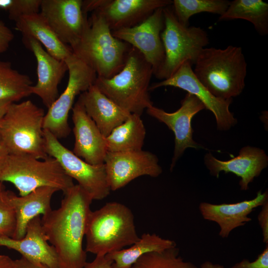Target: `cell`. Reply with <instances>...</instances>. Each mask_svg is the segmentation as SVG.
I'll return each instance as SVG.
<instances>
[{"label":"cell","instance_id":"obj_29","mask_svg":"<svg viewBox=\"0 0 268 268\" xmlns=\"http://www.w3.org/2000/svg\"><path fill=\"white\" fill-rule=\"evenodd\" d=\"M230 2L227 0H174L172 6L179 22L189 26L190 18L197 13L205 12L222 15Z\"/></svg>","mask_w":268,"mask_h":268},{"label":"cell","instance_id":"obj_8","mask_svg":"<svg viewBox=\"0 0 268 268\" xmlns=\"http://www.w3.org/2000/svg\"><path fill=\"white\" fill-rule=\"evenodd\" d=\"M164 28L161 33L165 58L154 75L159 79L170 77L187 61L192 65L209 43L207 32L198 26H186L178 20L172 4L163 8Z\"/></svg>","mask_w":268,"mask_h":268},{"label":"cell","instance_id":"obj_25","mask_svg":"<svg viewBox=\"0 0 268 268\" xmlns=\"http://www.w3.org/2000/svg\"><path fill=\"white\" fill-rule=\"evenodd\" d=\"M141 116L131 114L106 137L108 152H119L142 150L146 130Z\"/></svg>","mask_w":268,"mask_h":268},{"label":"cell","instance_id":"obj_28","mask_svg":"<svg viewBox=\"0 0 268 268\" xmlns=\"http://www.w3.org/2000/svg\"><path fill=\"white\" fill-rule=\"evenodd\" d=\"M30 77L12 68L10 62L0 59V100L17 102L32 94Z\"/></svg>","mask_w":268,"mask_h":268},{"label":"cell","instance_id":"obj_16","mask_svg":"<svg viewBox=\"0 0 268 268\" xmlns=\"http://www.w3.org/2000/svg\"><path fill=\"white\" fill-rule=\"evenodd\" d=\"M81 0H41L40 12L65 44L71 49L79 41L87 22Z\"/></svg>","mask_w":268,"mask_h":268},{"label":"cell","instance_id":"obj_7","mask_svg":"<svg viewBox=\"0 0 268 268\" xmlns=\"http://www.w3.org/2000/svg\"><path fill=\"white\" fill-rule=\"evenodd\" d=\"M3 182L13 184L19 196L42 187L64 193L74 185L56 159L49 156L39 159L26 154H8L0 173V182Z\"/></svg>","mask_w":268,"mask_h":268},{"label":"cell","instance_id":"obj_3","mask_svg":"<svg viewBox=\"0 0 268 268\" xmlns=\"http://www.w3.org/2000/svg\"><path fill=\"white\" fill-rule=\"evenodd\" d=\"M131 46L116 37L104 16L92 12L73 54L91 67L97 77L111 78L124 67Z\"/></svg>","mask_w":268,"mask_h":268},{"label":"cell","instance_id":"obj_6","mask_svg":"<svg viewBox=\"0 0 268 268\" xmlns=\"http://www.w3.org/2000/svg\"><path fill=\"white\" fill-rule=\"evenodd\" d=\"M44 110L32 101L13 102L0 121V140L8 154H29L39 159L46 153Z\"/></svg>","mask_w":268,"mask_h":268},{"label":"cell","instance_id":"obj_31","mask_svg":"<svg viewBox=\"0 0 268 268\" xmlns=\"http://www.w3.org/2000/svg\"><path fill=\"white\" fill-rule=\"evenodd\" d=\"M16 227L15 214L9 199V191H0V237H12Z\"/></svg>","mask_w":268,"mask_h":268},{"label":"cell","instance_id":"obj_1","mask_svg":"<svg viewBox=\"0 0 268 268\" xmlns=\"http://www.w3.org/2000/svg\"><path fill=\"white\" fill-rule=\"evenodd\" d=\"M64 195L60 206L41 217L42 226L59 268H83L87 262L83 240L93 200L78 184Z\"/></svg>","mask_w":268,"mask_h":268},{"label":"cell","instance_id":"obj_41","mask_svg":"<svg viewBox=\"0 0 268 268\" xmlns=\"http://www.w3.org/2000/svg\"><path fill=\"white\" fill-rule=\"evenodd\" d=\"M201 268H224V267L219 264H214L211 262L206 261L201 264Z\"/></svg>","mask_w":268,"mask_h":268},{"label":"cell","instance_id":"obj_10","mask_svg":"<svg viewBox=\"0 0 268 268\" xmlns=\"http://www.w3.org/2000/svg\"><path fill=\"white\" fill-rule=\"evenodd\" d=\"M44 134L48 155L56 159L67 174L75 180L93 200H103L110 194L104 164H90L65 147L48 131L44 130Z\"/></svg>","mask_w":268,"mask_h":268},{"label":"cell","instance_id":"obj_35","mask_svg":"<svg viewBox=\"0 0 268 268\" xmlns=\"http://www.w3.org/2000/svg\"><path fill=\"white\" fill-rule=\"evenodd\" d=\"M262 208L258 215L259 224L263 237V242L268 244V200L261 205Z\"/></svg>","mask_w":268,"mask_h":268},{"label":"cell","instance_id":"obj_13","mask_svg":"<svg viewBox=\"0 0 268 268\" xmlns=\"http://www.w3.org/2000/svg\"><path fill=\"white\" fill-rule=\"evenodd\" d=\"M158 162L154 154L142 149L107 152L104 164L111 191L119 190L141 176L157 177L162 172Z\"/></svg>","mask_w":268,"mask_h":268},{"label":"cell","instance_id":"obj_39","mask_svg":"<svg viewBox=\"0 0 268 268\" xmlns=\"http://www.w3.org/2000/svg\"><path fill=\"white\" fill-rule=\"evenodd\" d=\"M8 154L6 149L0 140V173ZM3 188L2 183L0 182V191Z\"/></svg>","mask_w":268,"mask_h":268},{"label":"cell","instance_id":"obj_24","mask_svg":"<svg viewBox=\"0 0 268 268\" xmlns=\"http://www.w3.org/2000/svg\"><path fill=\"white\" fill-rule=\"evenodd\" d=\"M15 22V29L21 33L23 40H36L54 58L65 61L73 53L70 47L60 40L40 12L23 15Z\"/></svg>","mask_w":268,"mask_h":268},{"label":"cell","instance_id":"obj_30","mask_svg":"<svg viewBox=\"0 0 268 268\" xmlns=\"http://www.w3.org/2000/svg\"><path fill=\"white\" fill-rule=\"evenodd\" d=\"M130 268H198L193 263L179 255L174 247L161 252L148 253L139 258Z\"/></svg>","mask_w":268,"mask_h":268},{"label":"cell","instance_id":"obj_36","mask_svg":"<svg viewBox=\"0 0 268 268\" xmlns=\"http://www.w3.org/2000/svg\"><path fill=\"white\" fill-rule=\"evenodd\" d=\"M113 261L106 255H97L91 262H86L83 268H113Z\"/></svg>","mask_w":268,"mask_h":268},{"label":"cell","instance_id":"obj_9","mask_svg":"<svg viewBox=\"0 0 268 268\" xmlns=\"http://www.w3.org/2000/svg\"><path fill=\"white\" fill-rule=\"evenodd\" d=\"M65 61L68 71L67 87L48 109L43 123L44 130L58 139L66 138L70 134L68 118L76 97L94 84L97 77L91 67L73 53Z\"/></svg>","mask_w":268,"mask_h":268},{"label":"cell","instance_id":"obj_23","mask_svg":"<svg viewBox=\"0 0 268 268\" xmlns=\"http://www.w3.org/2000/svg\"><path fill=\"white\" fill-rule=\"evenodd\" d=\"M57 189L42 187L24 196H17L9 191V199L16 217V227L12 238H22L29 222L35 217L44 215L52 209L51 200Z\"/></svg>","mask_w":268,"mask_h":268},{"label":"cell","instance_id":"obj_11","mask_svg":"<svg viewBox=\"0 0 268 268\" xmlns=\"http://www.w3.org/2000/svg\"><path fill=\"white\" fill-rule=\"evenodd\" d=\"M172 4L171 0H82L84 13L98 11L104 17L112 31L136 26L157 9Z\"/></svg>","mask_w":268,"mask_h":268},{"label":"cell","instance_id":"obj_32","mask_svg":"<svg viewBox=\"0 0 268 268\" xmlns=\"http://www.w3.org/2000/svg\"><path fill=\"white\" fill-rule=\"evenodd\" d=\"M41 0H0V8L7 11L10 19L16 21L19 17L39 12Z\"/></svg>","mask_w":268,"mask_h":268},{"label":"cell","instance_id":"obj_4","mask_svg":"<svg viewBox=\"0 0 268 268\" xmlns=\"http://www.w3.org/2000/svg\"><path fill=\"white\" fill-rule=\"evenodd\" d=\"M152 75V66L131 47L122 69L111 78L97 77L94 84L122 109L141 116L153 105L149 93Z\"/></svg>","mask_w":268,"mask_h":268},{"label":"cell","instance_id":"obj_18","mask_svg":"<svg viewBox=\"0 0 268 268\" xmlns=\"http://www.w3.org/2000/svg\"><path fill=\"white\" fill-rule=\"evenodd\" d=\"M23 42L33 53L37 61V81L31 88L32 94L38 96L48 109L59 97V85L68 71L65 61L58 60L45 50L36 40Z\"/></svg>","mask_w":268,"mask_h":268},{"label":"cell","instance_id":"obj_37","mask_svg":"<svg viewBox=\"0 0 268 268\" xmlns=\"http://www.w3.org/2000/svg\"><path fill=\"white\" fill-rule=\"evenodd\" d=\"M17 268H49L43 264L33 262L21 257L15 260Z\"/></svg>","mask_w":268,"mask_h":268},{"label":"cell","instance_id":"obj_19","mask_svg":"<svg viewBox=\"0 0 268 268\" xmlns=\"http://www.w3.org/2000/svg\"><path fill=\"white\" fill-rule=\"evenodd\" d=\"M204 160L210 174L216 178L221 171L232 173L240 177L239 184L243 191L248 189L249 184L268 165V157L265 151L251 146L243 147L238 156L229 160H220L210 153L205 154Z\"/></svg>","mask_w":268,"mask_h":268},{"label":"cell","instance_id":"obj_17","mask_svg":"<svg viewBox=\"0 0 268 268\" xmlns=\"http://www.w3.org/2000/svg\"><path fill=\"white\" fill-rule=\"evenodd\" d=\"M75 142L72 152L87 163L104 164L108 152L106 137L77 100L72 108Z\"/></svg>","mask_w":268,"mask_h":268},{"label":"cell","instance_id":"obj_20","mask_svg":"<svg viewBox=\"0 0 268 268\" xmlns=\"http://www.w3.org/2000/svg\"><path fill=\"white\" fill-rule=\"evenodd\" d=\"M267 200L268 191L262 193L260 190L256 197L250 200L219 204L201 202L199 208L204 219L215 222L219 225V235L226 238L233 230L251 221L252 219L248 216L249 214Z\"/></svg>","mask_w":268,"mask_h":268},{"label":"cell","instance_id":"obj_34","mask_svg":"<svg viewBox=\"0 0 268 268\" xmlns=\"http://www.w3.org/2000/svg\"><path fill=\"white\" fill-rule=\"evenodd\" d=\"M13 38L12 31L0 20V54L7 51Z\"/></svg>","mask_w":268,"mask_h":268},{"label":"cell","instance_id":"obj_12","mask_svg":"<svg viewBox=\"0 0 268 268\" xmlns=\"http://www.w3.org/2000/svg\"><path fill=\"white\" fill-rule=\"evenodd\" d=\"M192 66L189 61L185 62L170 77L151 84L149 91L163 86H173L185 90L196 96L205 108L213 114L218 130H229L237 123V119L229 110L232 99H223L213 95L197 79Z\"/></svg>","mask_w":268,"mask_h":268},{"label":"cell","instance_id":"obj_27","mask_svg":"<svg viewBox=\"0 0 268 268\" xmlns=\"http://www.w3.org/2000/svg\"><path fill=\"white\" fill-rule=\"evenodd\" d=\"M241 19L252 23L258 33L268 34V4L262 0L231 1L219 20Z\"/></svg>","mask_w":268,"mask_h":268},{"label":"cell","instance_id":"obj_33","mask_svg":"<svg viewBox=\"0 0 268 268\" xmlns=\"http://www.w3.org/2000/svg\"><path fill=\"white\" fill-rule=\"evenodd\" d=\"M230 268H268V244H266L264 250L259 255L255 261L251 262L247 259H244Z\"/></svg>","mask_w":268,"mask_h":268},{"label":"cell","instance_id":"obj_40","mask_svg":"<svg viewBox=\"0 0 268 268\" xmlns=\"http://www.w3.org/2000/svg\"><path fill=\"white\" fill-rule=\"evenodd\" d=\"M13 102L6 100H0V121L3 117L10 105Z\"/></svg>","mask_w":268,"mask_h":268},{"label":"cell","instance_id":"obj_22","mask_svg":"<svg viewBox=\"0 0 268 268\" xmlns=\"http://www.w3.org/2000/svg\"><path fill=\"white\" fill-rule=\"evenodd\" d=\"M78 101L105 137L131 114L107 97L95 84L81 93Z\"/></svg>","mask_w":268,"mask_h":268},{"label":"cell","instance_id":"obj_26","mask_svg":"<svg viewBox=\"0 0 268 268\" xmlns=\"http://www.w3.org/2000/svg\"><path fill=\"white\" fill-rule=\"evenodd\" d=\"M175 241L155 234L144 233L139 240L127 249L106 254L113 263V268H130L142 256L148 253L161 252L176 247Z\"/></svg>","mask_w":268,"mask_h":268},{"label":"cell","instance_id":"obj_15","mask_svg":"<svg viewBox=\"0 0 268 268\" xmlns=\"http://www.w3.org/2000/svg\"><path fill=\"white\" fill-rule=\"evenodd\" d=\"M181 103L180 107L172 113L167 112L153 105L146 109L149 115L164 123L174 133L175 146L171 170L187 148L197 149L203 148L193 140L191 123L194 116L205 109L204 105L196 96L189 93Z\"/></svg>","mask_w":268,"mask_h":268},{"label":"cell","instance_id":"obj_14","mask_svg":"<svg viewBox=\"0 0 268 268\" xmlns=\"http://www.w3.org/2000/svg\"><path fill=\"white\" fill-rule=\"evenodd\" d=\"M164 28L163 8H159L139 24L113 31L112 33L116 38L137 50L152 66L155 75L165 58L161 39Z\"/></svg>","mask_w":268,"mask_h":268},{"label":"cell","instance_id":"obj_38","mask_svg":"<svg viewBox=\"0 0 268 268\" xmlns=\"http://www.w3.org/2000/svg\"><path fill=\"white\" fill-rule=\"evenodd\" d=\"M0 268H17L15 260L10 257L0 254Z\"/></svg>","mask_w":268,"mask_h":268},{"label":"cell","instance_id":"obj_2","mask_svg":"<svg viewBox=\"0 0 268 268\" xmlns=\"http://www.w3.org/2000/svg\"><path fill=\"white\" fill-rule=\"evenodd\" d=\"M194 65L197 79L216 97L232 99L242 92L247 64L241 47H206Z\"/></svg>","mask_w":268,"mask_h":268},{"label":"cell","instance_id":"obj_5","mask_svg":"<svg viewBox=\"0 0 268 268\" xmlns=\"http://www.w3.org/2000/svg\"><path fill=\"white\" fill-rule=\"evenodd\" d=\"M86 252L106 254L131 246L138 236L131 210L120 202L106 203L99 209L91 211L86 232Z\"/></svg>","mask_w":268,"mask_h":268},{"label":"cell","instance_id":"obj_21","mask_svg":"<svg viewBox=\"0 0 268 268\" xmlns=\"http://www.w3.org/2000/svg\"><path fill=\"white\" fill-rule=\"evenodd\" d=\"M0 246L18 252L22 257L30 261L43 264L49 268H59L56 252L49 244L43 231L40 216L29 222L22 238L0 237Z\"/></svg>","mask_w":268,"mask_h":268}]
</instances>
